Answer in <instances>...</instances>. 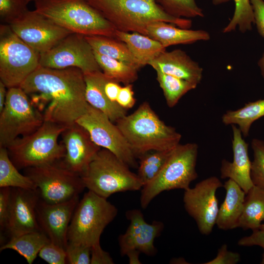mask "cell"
Wrapping results in <instances>:
<instances>
[{"label":"cell","instance_id":"cell-1","mask_svg":"<svg viewBox=\"0 0 264 264\" xmlns=\"http://www.w3.org/2000/svg\"><path fill=\"white\" fill-rule=\"evenodd\" d=\"M43 115L44 121L69 127L87 111L84 73L78 68L39 66L19 87Z\"/></svg>","mask_w":264,"mask_h":264},{"label":"cell","instance_id":"cell-2","mask_svg":"<svg viewBox=\"0 0 264 264\" xmlns=\"http://www.w3.org/2000/svg\"><path fill=\"white\" fill-rule=\"evenodd\" d=\"M116 123L136 158L149 151L172 150L180 144L181 135L162 121L147 102Z\"/></svg>","mask_w":264,"mask_h":264},{"label":"cell","instance_id":"cell-3","mask_svg":"<svg viewBox=\"0 0 264 264\" xmlns=\"http://www.w3.org/2000/svg\"><path fill=\"white\" fill-rule=\"evenodd\" d=\"M89 4L112 24L116 30L147 35L152 22L163 21L177 27L190 29L189 19L172 16L155 0H87Z\"/></svg>","mask_w":264,"mask_h":264},{"label":"cell","instance_id":"cell-4","mask_svg":"<svg viewBox=\"0 0 264 264\" xmlns=\"http://www.w3.org/2000/svg\"><path fill=\"white\" fill-rule=\"evenodd\" d=\"M35 10L71 33L115 37L116 29L87 0H35Z\"/></svg>","mask_w":264,"mask_h":264},{"label":"cell","instance_id":"cell-5","mask_svg":"<svg viewBox=\"0 0 264 264\" xmlns=\"http://www.w3.org/2000/svg\"><path fill=\"white\" fill-rule=\"evenodd\" d=\"M68 127L44 121L34 132L16 139L6 148L10 158L18 169L39 166L58 161L66 149L58 138Z\"/></svg>","mask_w":264,"mask_h":264},{"label":"cell","instance_id":"cell-6","mask_svg":"<svg viewBox=\"0 0 264 264\" xmlns=\"http://www.w3.org/2000/svg\"><path fill=\"white\" fill-rule=\"evenodd\" d=\"M110 151L101 148L81 176L86 188L107 198L111 195L141 189L137 174Z\"/></svg>","mask_w":264,"mask_h":264},{"label":"cell","instance_id":"cell-7","mask_svg":"<svg viewBox=\"0 0 264 264\" xmlns=\"http://www.w3.org/2000/svg\"><path fill=\"white\" fill-rule=\"evenodd\" d=\"M198 145L195 143L179 144L159 174L143 186L140 198L142 208H146L152 200L165 191L190 188V183L198 176L196 167Z\"/></svg>","mask_w":264,"mask_h":264},{"label":"cell","instance_id":"cell-8","mask_svg":"<svg viewBox=\"0 0 264 264\" xmlns=\"http://www.w3.org/2000/svg\"><path fill=\"white\" fill-rule=\"evenodd\" d=\"M107 198L88 190L78 202L67 232L68 243L82 244L90 247L100 244L105 227L117 216V208Z\"/></svg>","mask_w":264,"mask_h":264},{"label":"cell","instance_id":"cell-9","mask_svg":"<svg viewBox=\"0 0 264 264\" xmlns=\"http://www.w3.org/2000/svg\"><path fill=\"white\" fill-rule=\"evenodd\" d=\"M44 122L43 114L22 88H8L5 104L0 112V147L7 148L17 138L34 132Z\"/></svg>","mask_w":264,"mask_h":264},{"label":"cell","instance_id":"cell-10","mask_svg":"<svg viewBox=\"0 0 264 264\" xmlns=\"http://www.w3.org/2000/svg\"><path fill=\"white\" fill-rule=\"evenodd\" d=\"M0 79L7 88L19 87L40 66V54L9 26L0 29Z\"/></svg>","mask_w":264,"mask_h":264},{"label":"cell","instance_id":"cell-11","mask_svg":"<svg viewBox=\"0 0 264 264\" xmlns=\"http://www.w3.org/2000/svg\"><path fill=\"white\" fill-rule=\"evenodd\" d=\"M24 169L25 175L38 189L40 198L48 203L69 200L86 188L81 176L65 167L61 160Z\"/></svg>","mask_w":264,"mask_h":264},{"label":"cell","instance_id":"cell-12","mask_svg":"<svg viewBox=\"0 0 264 264\" xmlns=\"http://www.w3.org/2000/svg\"><path fill=\"white\" fill-rule=\"evenodd\" d=\"M76 122L88 132L97 146L110 151L130 167L138 168L136 157L125 137L102 111L89 105Z\"/></svg>","mask_w":264,"mask_h":264},{"label":"cell","instance_id":"cell-13","mask_svg":"<svg viewBox=\"0 0 264 264\" xmlns=\"http://www.w3.org/2000/svg\"><path fill=\"white\" fill-rule=\"evenodd\" d=\"M40 66L56 69L77 67L84 74L102 71L84 35L72 33L40 54Z\"/></svg>","mask_w":264,"mask_h":264},{"label":"cell","instance_id":"cell-14","mask_svg":"<svg viewBox=\"0 0 264 264\" xmlns=\"http://www.w3.org/2000/svg\"><path fill=\"white\" fill-rule=\"evenodd\" d=\"M8 22L12 31L40 54L72 33L35 10H27Z\"/></svg>","mask_w":264,"mask_h":264},{"label":"cell","instance_id":"cell-15","mask_svg":"<svg viewBox=\"0 0 264 264\" xmlns=\"http://www.w3.org/2000/svg\"><path fill=\"white\" fill-rule=\"evenodd\" d=\"M221 187L223 185L220 180L212 176L199 182L194 187L184 190V208L196 221L202 235H209L216 224L219 208L216 194Z\"/></svg>","mask_w":264,"mask_h":264},{"label":"cell","instance_id":"cell-16","mask_svg":"<svg viewBox=\"0 0 264 264\" xmlns=\"http://www.w3.org/2000/svg\"><path fill=\"white\" fill-rule=\"evenodd\" d=\"M79 196L58 203H48L40 198L36 206V217L41 230L50 242L66 250L67 232Z\"/></svg>","mask_w":264,"mask_h":264},{"label":"cell","instance_id":"cell-17","mask_svg":"<svg viewBox=\"0 0 264 264\" xmlns=\"http://www.w3.org/2000/svg\"><path fill=\"white\" fill-rule=\"evenodd\" d=\"M126 216L130 223L126 232L118 237L121 255L125 256L133 250L148 256L155 255L157 249L154 241L163 231V223L156 220L147 223L142 213L137 209L127 211Z\"/></svg>","mask_w":264,"mask_h":264},{"label":"cell","instance_id":"cell-18","mask_svg":"<svg viewBox=\"0 0 264 264\" xmlns=\"http://www.w3.org/2000/svg\"><path fill=\"white\" fill-rule=\"evenodd\" d=\"M61 136L66 154L61 162L81 176L101 148L93 142L88 132L76 122L67 127Z\"/></svg>","mask_w":264,"mask_h":264},{"label":"cell","instance_id":"cell-19","mask_svg":"<svg viewBox=\"0 0 264 264\" xmlns=\"http://www.w3.org/2000/svg\"><path fill=\"white\" fill-rule=\"evenodd\" d=\"M40 198L38 188L27 190L11 188L7 229L10 238L29 232L42 231L36 217V206Z\"/></svg>","mask_w":264,"mask_h":264},{"label":"cell","instance_id":"cell-20","mask_svg":"<svg viewBox=\"0 0 264 264\" xmlns=\"http://www.w3.org/2000/svg\"><path fill=\"white\" fill-rule=\"evenodd\" d=\"M233 159L221 161L220 177L228 178L235 181L246 194L254 186L251 177L250 161L248 153V144L242 138L238 127L232 125Z\"/></svg>","mask_w":264,"mask_h":264},{"label":"cell","instance_id":"cell-21","mask_svg":"<svg viewBox=\"0 0 264 264\" xmlns=\"http://www.w3.org/2000/svg\"><path fill=\"white\" fill-rule=\"evenodd\" d=\"M149 65L155 70H159L197 85L202 78V68L185 52L179 49L171 51L165 50Z\"/></svg>","mask_w":264,"mask_h":264},{"label":"cell","instance_id":"cell-22","mask_svg":"<svg viewBox=\"0 0 264 264\" xmlns=\"http://www.w3.org/2000/svg\"><path fill=\"white\" fill-rule=\"evenodd\" d=\"M86 98L88 104L106 114L112 122L126 115L127 110L107 96L104 87L109 79L102 71L84 74Z\"/></svg>","mask_w":264,"mask_h":264},{"label":"cell","instance_id":"cell-23","mask_svg":"<svg viewBox=\"0 0 264 264\" xmlns=\"http://www.w3.org/2000/svg\"><path fill=\"white\" fill-rule=\"evenodd\" d=\"M147 35L159 42L165 48L210 39L209 33L205 30L176 27L173 24L163 21L151 23L147 28Z\"/></svg>","mask_w":264,"mask_h":264},{"label":"cell","instance_id":"cell-24","mask_svg":"<svg viewBox=\"0 0 264 264\" xmlns=\"http://www.w3.org/2000/svg\"><path fill=\"white\" fill-rule=\"evenodd\" d=\"M223 187L226 195L219 209L216 224L219 229L228 230L237 227L246 193L235 181L230 178L225 182Z\"/></svg>","mask_w":264,"mask_h":264},{"label":"cell","instance_id":"cell-25","mask_svg":"<svg viewBox=\"0 0 264 264\" xmlns=\"http://www.w3.org/2000/svg\"><path fill=\"white\" fill-rule=\"evenodd\" d=\"M115 37L124 42L142 67L166 50L159 42L136 32H126L116 30Z\"/></svg>","mask_w":264,"mask_h":264},{"label":"cell","instance_id":"cell-26","mask_svg":"<svg viewBox=\"0 0 264 264\" xmlns=\"http://www.w3.org/2000/svg\"><path fill=\"white\" fill-rule=\"evenodd\" d=\"M246 194L237 227L253 230L264 221V189L254 185Z\"/></svg>","mask_w":264,"mask_h":264},{"label":"cell","instance_id":"cell-27","mask_svg":"<svg viewBox=\"0 0 264 264\" xmlns=\"http://www.w3.org/2000/svg\"><path fill=\"white\" fill-rule=\"evenodd\" d=\"M94 51L100 54L141 67L127 44L115 37L103 35L85 36Z\"/></svg>","mask_w":264,"mask_h":264},{"label":"cell","instance_id":"cell-28","mask_svg":"<svg viewBox=\"0 0 264 264\" xmlns=\"http://www.w3.org/2000/svg\"><path fill=\"white\" fill-rule=\"evenodd\" d=\"M50 242L42 231H35L11 238L0 248L1 251L10 249L17 252L29 264L33 263L42 248Z\"/></svg>","mask_w":264,"mask_h":264},{"label":"cell","instance_id":"cell-29","mask_svg":"<svg viewBox=\"0 0 264 264\" xmlns=\"http://www.w3.org/2000/svg\"><path fill=\"white\" fill-rule=\"evenodd\" d=\"M264 116V99L245 104L236 110L226 111L221 117L225 125H238L242 136L247 137L252 123Z\"/></svg>","mask_w":264,"mask_h":264},{"label":"cell","instance_id":"cell-30","mask_svg":"<svg viewBox=\"0 0 264 264\" xmlns=\"http://www.w3.org/2000/svg\"><path fill=\"white\" fill-rule=\"evenodd\" d=\"M94 53L102 71L109 78L125 85L132 84L137 79L139 68L137 66L94 51Z\"/></svg>","mask_w":264,"mask_h":264},{"label":"cell","instance_id":"cell-31","mask_svg":"<svg viewBox=\"0 0 264 264\" xmlns=\"http://www.w3.org/2000/svg\"><path fill=\"white\" fill-rule=\"evenodd\" d=\"M18 169L11 160L7 149L0 147V188L36 189V186L30 178L22 175Z\"/></svg>","mask_w":264,"mask_h":264},{"label":"cell","instance_id":"cell-32","mask_svg":"<svg viewBox=\"0 0 264 264\" xmlns=\"http://www.w3.org/2000/svg\"><path fill=\"white\" fill-rule=\"evenodd\" d=\"M156 79L161 88L167 105L175 106L180 98L189 91L195 89L198 85L185 80L155 70Z\"/></svg>","mask_w":264,"mask_h":264},{"label":"cell","instance_id":"cell-33","mask_svg":"<svg viewBox=\"0 0 264 264\" xmlns=\"http://www.w3.org/2000/svg\"><path fill=\"white\" fill-rule=\"evenodd\" d=\"M173 149L149 151L138 157L140 161L137 175L143 185L152 180L159 174Z\"/></svg>","mask_w":264,"mask_h":264},{"label":"cell","instance_id":"cell-34","mask_svg":"<svg viewBox=\"0 0 264 264\" xmlns=\"http://www.w3.org/2000/svg\"><path fill=\"white\" fill-rule=\"evenodd\" d=\"M230 0H212L215 5L220 4ZM235 10L233 16L222 32L227 33L235 31L238 27L242 33L252 29L254 23L253 12L250 0H233Z\"/></svg>","mask_w":264,"mask_h":264},{"label":"cell","instance_id":"cell-35","mask_svg":"<svg viewBox=\"0 0 264 264\" xmlns=\"http://www.w3.org/2000/svg\"><path fill=\"white\" fill-rule=\"evenodd\" d=\"M169 15L178 18L203 17L202 9L195 0H155Z\"/></svg>","mask_w":264,"mask_h":264},{"label":"cell","instance_id":"cell-36","mask_svg":"<svg viewBox=\"0 0 264 264\" xmlns=\"http://www.w3.org/2000/svg\"><path fill=\"white\" fill-rule=\"evenodd\" d=\"M251 148L253 153L251 167V179L254 185L264 189V141L253 139Z\"/></svg>","mask_w":264,"mask_h":264},{"label":"cell","instance_id":"cell-37","mask_svg":"<svg viewBox=\"0 0 264 264\" xmlns=\"http://www.w3.org/2000/svg\"><path fill=\"white\" fill-rule=\"evenodd\" d=\"M66 250L67 263L69 264H90V247L82 244L68 242Z\"/></svg>","mask_w":264,"mask_h":264},{"label":"cell","instance_id":"cell-38","mask_svg":"<svg viewBox=\"0 0 264 264\" xmlns=\"http://www.w3.org/2000/svg\"><path fill=\"white\" fill-rule=\"evenodd\" d=\"M39 256L49 264H65L67 263L66 250L49 242L40 251Z\"/></svg>","mask_w":264,"mask_h":264},{"label":"cell","instance_id":"cell-39","mask_svg":"<svg viewBox=\"0 0 264 264\" xmlns=\"http://www.w3.org/2000/svg\"><path fill=\"white\" fill-rule=\"evenodd\" d=\"M26 0H0V15L8 22L28 9Z\"/></svg>","mask_w":264,"mask_h":264},{"label":"cell","instance_id":"cell-40","mask_svg":"<svg viewBox=\"0 0 264 264\" xmlns=\"http://www.w3.org/2000/svg\"><path fill=\"white\" fill-rule=\"evenodd\" d=\"M11 187L0 188V231H7L11 200Z\"/></svg>","mask_w":264,"mask_h":264},{"label":"cell","instance_id":"cell-41","mask_svg":"<svg viewBox=\"0 0 264 264\" xmlns=\"http://www.w3.org/2000/svg\"><path fill=\"white\" fill-rule=\"evenodd\" d=\"M240 255L228 250L227 245L223 244L219 249L217 256L204 264H236L240 261Z\"/></svg>","mask_w":264,"mask_h":264},{"label":"cell","instance_id":"cell-42","mask_svg":"<svg viewBox=\"0 0 264 264\" xmlns=\"http://www.w3.org/2000/svg\"><path fill=\"white\" fill-rule=\"evenodd\" d=\"M238 244L241 246L258 245L264 249V224L253 230L251 235L240 239Z\"/></svg>","mask_w":264,"mask_h":264},{"label":"cell","instance_id":"cell-43","mask_svg":"<svg viewBox=\"0 0 264 264\" xmlns=\"http://www.w3.org/2000/svg\"><path fill=\"white\" fill-rule=\"evenodd\" d=\"M254 23L259 34L264 39V0H250Z\"/></svg>","mask_w":264,"mask_h":264},{"label":"cell","instance_id":"cell-44","mask_svg":"<svg viewBox=\"0 0 264 264\" xmlns=\"http://www.w3.org/2000/svg\"><path fill=\"white\" fill-rule=\"evenodd\" d=\"M116 102L126 110L134 106L136 100L134 97L132 84L121 87L117 98Z\"/></svg>","mask_w":264,"mask_h":264},{"label":"cell","instance_id":"cell-45","mask_svg":"<svg viewBox=\"0 0 264 264\" xmlns=\"http://www.w3.org/2000/svg\"><path fill=\"white\" fill-rule=\"evenodd\" d=\"M91 264H113L114 262L110 254L104 251L100 244L91 247Z\"/></svg>","mask_w":264,"mask_h":264},{"label":"cell","instance_id":"cell-46","mask_svg":"<svg viewBox=\"0 0 264 264\" xmlns=\"http://www.w3.org/2000/svg\"><path fill=\"white\" fill-rule=\"evenodd\" d=\"M120 83L110 78L105 83L104 90L108 98L112 102L117 103L116 100L121 86Z\"/></svg>","mask_w":264,"mask_h":264},{"label":"cell","instance_id":"cell-47","mask_svg":"<svg viewBox=\"0 0 264 264\" xmlns=\"http://www.w3.org/2000/svg\"><path fill=\"white\" fill-rule=\"evenodd\" d=\"M7 88L6 86L0 81V112L3 110L7 97Z\"/></svg>","mask_w":264,"mask_h":264},{"label":"cell","instance_id":"cell-48","mask_svg":"<svg viewBox=\"0 0 264 264\" xmlns=\"http://www.w3.org/2000/svg\"><path fill=\"white\" fill-rule=\"evenodd\" d=\"M140 252L133 250L128 252L126 256H127L129 259V264H141L139 260V257Z\"/></svg>","mask_w":264,"mask_h":264},{"label":"cell","instance_id":"cell-49","mask_svg":"<svg viewBox=\"0 0 264 264\" xmlns=\"http://www.w3.org/2000/svg\"><path fill=\"white\" fill-rule=\"evenodd\" d=\"M258 65L260 67L261 74L263 77L264 78V52L261 58L259 59Z\"/></svg>","mask_w":264,"mask_h":264},{"label":"cell","instance_id":"cell-50","mask_svg":"<svg viewBox=\"0 0 264 264\" xmlns=\"http://www.w3.org/2000/svg\"><path fill=\"white\" fill-rule=\"evenodd\" d=\"M261 264H264V251L263 256H262V262H261Z\"/></svg>","mask_w":264,"mask_h":264},{"label":"cell","instance_id":"cell-51","mask_svg":"<svg viewBox=\"0 0 264 264\" xmlns=\"http://www.w3.org/2000/svg\"><path fill=\"white\" fill-rule=\"evenodd\" d=\"M35 0H26V2L28 3L30 2H31V1H34Z\"/></svg>","mask_w":264,"mask_h":264}]
</instances>
